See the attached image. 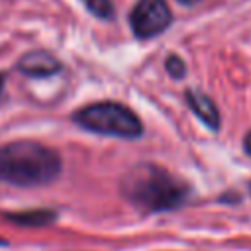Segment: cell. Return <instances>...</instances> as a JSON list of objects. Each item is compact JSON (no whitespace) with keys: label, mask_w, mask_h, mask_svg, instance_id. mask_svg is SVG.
<instances>
[{"label":"cell","mask_w":251,"mask_h":251,"mask_svg":"<svg viewBox=\"0 0 251 251\" xmlns=\"http://www.w3.org/2000/svg\"><path fill=\"white\" fill-rule=\"evenodd\" d=\"M120 188L135 208L151 214L176 210L190 194L188 184L153 163L131 167L122 176Z\"/></svg>","instance_id":"6da1fadb"},{"label":"cell","mask_w":251,"mask_h":251,"mask_svg":"<svg viewBox=\"0 0 251 251\" xmlns=\"http://www.w3.org/2000/svg\"><path fill=\"white\" fill-rule=\"evenodd\" d=\"M61 175V157L51 147L18 139L0 145V182L12 186H45Z\"/></svg>","instance_id":"7a4b0ae2"},{"label":"cell","mask_w":251,"mask_h":251,"mask_svg":"<svg viewBox=\"0 0 251 251\" xmlns=\"http://www.w3.org/2000/svg\"><path fill=\"white\" fill-rule=\"evenodd\" d=\"M73 122L92 133L120 137V139H137L143 133L141 120L120 102H96L84 106L73 114Z\"/></svg>","instance_id":"3957f363"},{"label":"cell","mask_w":251,"mask_h":251,"mask_svg":"<svg viewBox=\"0 0 251 251\" xmlns=\"http://www.w3.org/2000/svg\"><path fill=\"white\" fill-rule=\"evenodd\" d=\"M173 22V12L165 0H137L129 12V25L137 39H151L163 33Z\"/></svg>","instance_id":"277c9868"},{"label":"cell","mask_w":251,"mask_h":251,"mask_svg":"<svg viewBox=\"0 0 251 251\" xmlns=\"http://www.w3.org/2000/svg\"><path fill=\"white\" fill-rule=\"evenodd\" d=\"M20 73L31 78H47L61 71V63L47 51H29L18 61Z\"/></svg>","instance_id":"5b68a950"},{"label":"cell","mask_w":251,"mask_h":251,"mask_svg":"<svg viewBox=\"0 0 251 251\" xmlns=\"http://www.w3.org/2000/svg\"><path fill=\"white\" fill-rule=\"evenodd\" d=\"M184 98H186L188 108L194 112V116L206 127H210L212 131H218V127H220V112H218V106L214 104V100L210 96H206L204 92H198V90H186Z\"/></svg>","instance_id":"8992f818"},{"label":"cell","mask_w":251,"mask_h":251,"mask_svg":"<svg viewBox=\"0 0 251 251\" xmlns=\"http://www.w3.org/2000/svg\"><path fill=\"white\" fill-rule=\"evenodd\" d=\"M6 220L18 226L25 227H43L57 220V212L49 208H35V210H24V212H12L6 214Z\"/></svg>","instance_id":"52a82bcc"},{"label":"cell","mask_w":251,"mask_h":251,"mask_svg":"<svg viewBox=\"0 0 251 251\" xmlns=\"http://www.w3.org/2000/svg\"><path fill=\"white\" fill-rule=\"evenodd\" d=\"M86 8L90 14H94L96 18L102 20H110L114 16V4L112 0H84Z\"/></svg>","instance_id":"ba28073f"},{"label":"cell","mask_w":251,"mask_h":251,"mask_svg":"<svg viewBox=\"0 0 251 251\" xmlns=\"http://www.w3.org/2000/svg\"><path fill=\"white\" fill-rule=\"evenodd\" d=\"M165 71H167L173 78H182L186 67H184V61H182L180 57H176V55H169L167 61H165Z\"/></svg>","instance_id":"9c48e42d"},{"label":"cell","mask_w":251,"mask_h":251,"mask_svg":"<svg viewBox=\"0 0 251 251\" xmlns=\"http://www.w3.org/2000/svg\"><path fill=\"white\" fill-rule=\"evenodd\" d=\"M243 149H245V153L251 157V129H249L247 135L243 137Z\"/></svg>","instance_id":"30bf717a"},{"label":"cell","mask_w":251,"mask_h":251,"mask_svg":"<svg viewBox=\"0 0 251 251\" xmlns=\"http://www.w3.org/2000/svg\"><path fill=\"white\" fill-rule=\"evenodd\" d=\"M178 4H182V6H194V4H198L200 0H176Z\"/></svg>","instance_id":"8fae6325"},{"label":"cell","mask_w":251,"mask_h":251,"mask_svg":"<svg viewBox=\"0 0 251 251\" xmlns=\"http://www.w3.org/2000/svg\"><path fill=\"white\" fill-rule=\"evenodd\" d=\"M2 86H4V75L0 73V90H2Z\"/></svg>","instance_id":"7c38bea8"},{"label":"cell","mask_w":251,"mask_h":251,"mask_svg":"<svg viewBox=\"0 0 251 251\" xmlns=\"http://www.w3.org/2000/svg\"><path fill=\"white\" fill-rule=\"evenodd\" d=\"M0 245H6V239H2V237H0Z\"/></svg>","instance_id":"4fadbf2b"},{"label":"cell","mask_w":251,"mask_h":251,"mask_svg":"<svg viewBox=\"0 0 251 251\" xmlns=\"http://www.w3.org/2000/svg\"><path fill=\"white\" fill-rule=\"evenodd\" d=\"M249 190H251V184H249Z\"/></svg>","instance_id":"5bb4252c"}]
</instances>
